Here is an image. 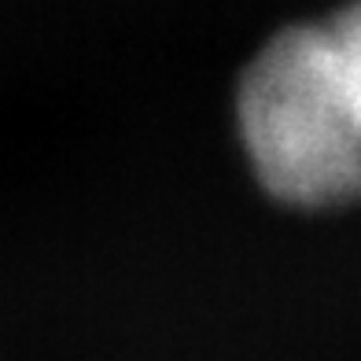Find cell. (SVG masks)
Here are the masks:
<instances>
[{
    "mask_svg": "<svg viewBox=\"0 0 361 361\" xmlns=\"http://www.w3.org/2000/svg\"><path fill=\"white\" fill-rule=\"evenodd\" d=\"M236 122L247 162L276 203L339 210L361 200V133L324 26H291L240 78Z\"/></svg>",
    "mask_w": 361,
    "mask_h": 361,
    "instance_id": "1",
    "label": "cell"
},
{
    "mask_svg": "<svg viewBox=\"0 0 361 361\" xmlns=\"http://www.w3.org/2000/svg\"><path fill=\"white\" fill-rule=\"evenodd\" d=\"M321 26L328 34V48H332V63H336L343 96H347V107H350L357 133H361V0L339 8Z\"/></svg>",
    "mask_w": 361,
    "mask_h": 361,
    "instance_id": "2",
    "label": "cell"
}]
</instances>
